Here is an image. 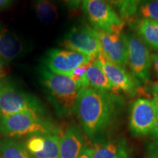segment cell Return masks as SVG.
Instances as JSON below:
<instances>
[{"instance_id": "cell-1", "label": "cell", "mask_w": 158, "mask_h": 158, "mask_svg": "<svg viewBox=\"0 0 158 158\" xmlns=\"http://www.w3.org/2000/svg\"><path fill=\"white\" fill-rule=\"evenodd\" d=\"M122 100L110 92L87 87L81 91L75 112L92 141L103 135L115 119Z\"/></svg>"}, {"instance_id": "cell-32", "label": "cell", "mask_w": 158, "mask_h": 158, "mask_svg": "<svg viewBox=\"0 0 158 158\" xmlns=\"http://www.w3.org/2000/svg\"><path fill=\"white\" fill-rule=\"evenodd\" d=\"M157 84H158V83H157Z\"/></svg>"}, {"instance_id": "cell-16", "label": "cell", "mask_w": 158, "mask_h": 158, "mask_svg": "<svg viewBox=\"0 0 158 158\" xmlns=\"http://www.w3.org/2000/svg\"><path fill=\"white\" fill-rule=\"evenodd\" d=\"M86 77L89 87L103 92L112 91L111 84L105 75L97 59L90 62L86 70Z\"/></svg>"}, {"instance_id": "cell-7", "label": "cell", "mask_w": 158, "mask_h": 158, "mask_svg": "<svg viewBox=\"0 0 158 158\" xmlns=\"http://www.w3.org/2000/svg\"><path fill=\"white\" fill-rule=\"evenodd\" d=\"M61 45L95 59L100 54V46L96 31L87 24L73 27L64 35Z\"/></svg>"}, {"instance_id": "cell-15", "label": "cell", "mask_w": 158, "mask_h": 158, "mask_svg": "<svg viewBox=\"0 0 158 158\" xmlns=\"http://www.w3.org/2000/svg\"><path fill=\"white\" fill-rule=\"evenodd\" d=\"M92 158H131V152L124 140L110 141L94 148Z\"/></svg>"}, {"instance_id": "cell-12", "label": "cell", "mask_w": 158, "mask_h": 158, "mask_svg": "<svg viewBox=\"0 0 158 158\" xmlns=\"http://www.w3.org/2000/svg\"><path fill=\"white\" fill-rule=\"evenodd\" d=\"M24 41L0 22V60L7 65L24 54Z\"/></svg>"}, {"instance_id": "cell-10", "label": "cell", "mask_w": 158, "mask_h": 158, "mask_svg": "<svg viewBox=\"0 0 158 158\" xmlns=\"http://www.w3.org/2000/svg\"><path fill=\"white\" fill-rule=\"evenodd\" d=\"M96 31V30H95ZM100 46V55L122 68L127 64V53L122 32L96 31Z\"/></svg>"}, {"instance_id": "cell-6", "label": "cell", "mask_w": 158, "mask_h": 158, "mask_svg": "<svg viewBox=\"0 0 158 158\" xmlns=\"http://www.w3.org/2000/svg\"><path fill=\"white\" fill-rule=\"evenodd\" d=\"M127 53V63L133 78L138 84L150 78L152 57L145 43L133 33L124 35Z\"/></svg>"}, {"instance_id": "cell-14", "label": "cell", "mask_w": 158, "mask_h": 158, "mask_svg": "<svg viewBox=\"0 0 158 158\" xmlns=\"http://www.w3.org/2000/svg\"><path fill=\"white\" fill-rule=\"evenodd\" d=\"M132 26L144 43L158 51V21L138 19L133 21Z\"/></svg>"}, {"instance_id": "cell-13", "label": "cell", "mask_w": 158, "mask_h": 158, "mask_svg": "<svg viewBox=\"0 0 158 158\" xmlns=\"http://www.w3.org/2000/svg\"><path fill=\"white\" fill-rule=\"evenodd\" d=\"M84 147V139L80 129L70 126L59 139V158H76Z\"/></svg>"}, {"instance_id": "cell-25", "label": "cell", "mask_w": 158, "mask_h": 158, "mask_svg": "<svg viewBox=\"0 0 158 158\" xmlns=\"http://www.w3.org/2000/svg\"><path fill=\"white\" fill-rule=\"evenodd\" d=\"M70 10H76L80 6L83 0H64Z\"/></svg>"}, {"instance_id": "cell-22", "label": "cell", "mask_w": 158, "mask_h": 158, "mask_svg": "<svg viewBox=\"0 0 158 158\" xmlns=\"http://www.w3.org/2000/svg\"><path fill=\"white\" fill-rule=\"evenodd\" d=\"M45 133L31 135L26 142V149L31 155L38 153L44 148Z\"/></svg>"}, {"instance_id": "cell-4", "label": "cell", "mask_w": 158, "mask_h": 158, "mask_svg": "<svg viewBox=\"0 0 158 158\" xmlns=\"http://www.w3.org/2000/svg\"><path fill=\"white\" fill-rule=\"evenodd\" d=\"M23 111L45 114L38 99L19 89L11 79H0V117Z\"/></svg>"}, {"instance_id": "cell-28", "label": "cell", "mask_w": 158, "mask_h": 158, "mask_svg": "<svg viewBox=\"0 0 158 158\" xmlns=\"http://www.w3.org/2000/svg\"><path fill=\"white\" fill-rule=\"evenodd\" d=\"M5 64L0 60V79L5 78L6 76V69Z\"/></svg>"}, {"instance_id": "cell-31", "label": "cell", "mask_w": 158, "mask_h": 158, "mask_svg": "<svg viewBox=\"0 0 158 158\" xmlns=\"http://www.w3.org/2000/svg\"><path fill=\"white\" fill-rule=\"evenodd\" d=\"M0 158H1V157H0Z\"/></svg>"}, {"instance_id": "cell-24", "label": "cell", "mask_w": 158, "mask_h": 158, "mask_svg": "<svg viewBox=\"0 0 158 158\" xmlns=\"http://www.w3.org/2000/svg\"><path fill=\"white\" fill-rule=\"evenodd\" d=\"M94 153V148L85 147L81 152L76 158H92Z\"/></svg>"}, {"instance_id": "cell-23", "label": "cell", "mask_w": 158, "mask_h": 158, "mask_svg": "<svg viewBox=\"0 0 158 158\" xmlns=\"http://www.w3.org/2000/svg\"><path fill=\"white\" fill-rule=\"evenodd\" d=\"M147 158H158V141L152 142L148 145Z\"/></svg>"}, {"instance_id": "cell-11", "label": "cell", "mask_w": 158, "mask_h": 158, "mask_svg": "<svg viewBox=\"0 0 158 158\" xmlns=\"http://www.w3.org/2000/svg\"><path fill=\"white\" fill-rule=\"evenodd\" d=\"M97 60L112 86L113 92L135 94L138 83L124 68L108 61L100 54Z\"/></svg>"}, {"instance_id": "cell-20", "label": "cell", "mask_w": 158, "mask_h": 158, "mask_svg": "<svg viewBox=\"0 0 158 158\" xmlns=\"http://www.w3.org/2000/svg\"><path fill=\"white\" fill-rule=\"evenodd\" d=\"M59 139L56 134L45 133L44 148L40 152L31 155V158H59Z\"/></svg>"}, {"instance_id": "cell-19", "label": "cell", "mask_w": 158, "mask_h": 158, "mask_svg": "<svg viewBox=\"0 0 158 158\" xmlns=\"http://www.w3.org/2000/svg\"><path fill=\"white\" fill-rule=\"evenodd\" d=\"M0 157L31 158L22 144L10 139H2L0 141Z\"/></svg>"}, {"instance_id": "cell-30", "label": "cell", "mask_w": 158, "mask_h": 158, "mask_svg": "<svg viewBox=\"0 0 158 158\" xmlns=\"http://www.w3.org/2000/svg\"><path fill=\"white\" fill-rule=\"evenodd\" d=\"M151 133H153L154 135H155L158 138V130H153Z\"/></svg>"}, {"instance_id": "cell-18", "label": "cell", "mask_w": 158, "mask_h": 158, "mask_svg": "<svg viewBox=\"0 0 158 158\" xmlns=\"http://www.w3.org/2000/svg\"><path fill=\"white\" fill-rule=\"evenodd\" d=\"M113 8L117 11L122 21H130L137 13L141 0H107Z\"/></svg>"}, {"instance_id": "cell-8", "label": "cell", "mask_w": 158, "mask_h": 158, "mask_svg": "<svg viewBox=\"0 0 158 158\" xmlns=\"http://www.w3.org/2000/svg\"><path fill=\"white\" fill-rule=\"evenodd\" d=\"M93 60L91 57L76 51L53 48L46 53L43 64L45 68L54 73L69 76L81 64Z\"/></svg>"}, {"instance_id": "cell-9", "label": "cell", "mask_w": 158, "mask_h": 158, "mask_svg": "<svg viewBox=\"0 0 158 158\" xmlns=\"http://www.w3.org/2000/svg\"><path fill=\"white\" fill-rule=\"evenodd\" d=\"M157 123V112L152 101L141 98L133 102L130 108V128L134 135H147Z\"/></svg>"}, {"instance_id": "cell-26", "label": "cell", "mask_w": 158, "mask_h": 158, "mask_svg": "<svg viewBox=\"0 0 158 158\" xmlns=\"http://www.w3.org/2000/svg\"><path fill=\"white\" fill-rule=\"evenodd\" d=\"M153 94H154V98L152 100L153 104L155 105L156 110H157V115H158V84H154L153 86Z\"/></svg>"}, {"instance_id": "cell-21", "label": "cell", "mask_w": 158, "mask_h": 158, "mask_svg": "<svg viewBox=\"0 0 158 158\" xmlns=\"http://www.w3.org/2000/svg\"><path fill=\"white\" fill-rule=\"evenodd\" d=\"M135 15L138 19L158 21V0H141Z\"/></svg>"}, {"instance_id": "cell-3", "label": "cell", "mask_w": 158, "mask_h": 158, "mask_svg": "<svg viewBox=\"0 0 158 158\" xmlns=\"http://www.w3.org/2000/svg\"><path fill=\"white\" fill-rule=\"evenodd\" d=\"M59 129L45 118V114L23 111L0 117V134L21 136L39 133L58 134Z\"/></svg>"}, {"instance_id": "cell-5", "label": "cell", "mask_w": 158, "mask_h": 158, "mask_svg": "<svg viewBox=\"0 0 158 158\" xmlns=\"http://www.w3.org/2000/svg\"><path fill=\"white\" fill-rule=\"evenodd\" d=\"M82 7L94 30L122 32L124 21L107 0H83Z\"/></svg>"}, {"instance_id": "cell-27", "label": "cell", "mask_w": 158, "mask_h": 158, "mask_svg": "<svg viewBox=\"0 0 158 158\" xmlns=\"http://www.w3.org/2000/svg\"><path fill=\"white\" fill-rule=\"evenodd\" d=\"M152 57V65H153V68L155 69V72L158 75V53L153 54L151 55Z\"/></svg>"}, {"instance_id": "cell-17", "label": "cell", "mask_w": 158, "mask_h": 158, "mask_svg": "<svg viewBox=\"0 0 158 158\" xmlns=\"http://www.w3.org/2000/svg\"><path fill=\"white\" fill-rule=\"evenodd\" d=\"M35 13L41 22L52 24L59 17V12L53 0H31Z\"/></svg>"}, {"instance_id": "cell-29", "label": "cell", "mask_w": 158, "mask_h": 158, "mask_svg": "<svg viewBox=\"0 0 158 158\" xmlns=\"http://www.w3.org/2000/svg\"><path fill=\"white\" fill-rule=\"evenodd\" d=\"M13 0H0V10L5 9L11 4Z\"/></svg>"}, {"instance_id": "cell-2", "label": "cell", "mask_w": 158, "mask_h": 158, "mask_svg": "<svg viewBox=\"0 0 158 158\" xmlns=\"http://www.w3.org/2000/svg\"><path fill=\"white\" fill-rule=\"evenodd\" d=\"M39 80L48 100L54 108L56 115L68 117L75 111L81 89L70 77L56 74L41 67Z\"/></svg>"}]
</instances>
